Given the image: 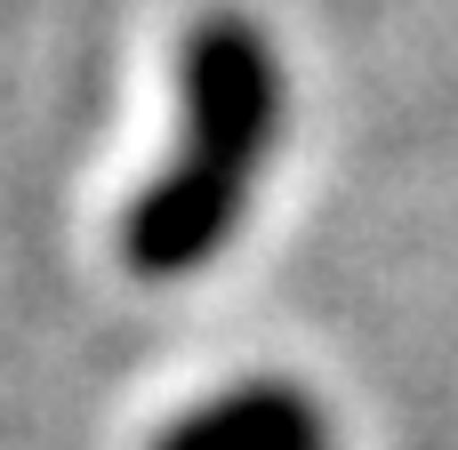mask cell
<instances>
[{"label": "cell", "instance_id": "2", "mask_svg": "<svg viewBox=\"0 0 458 450\" xmlns=\"http://www.w3.org/2000/svg\"><path fill=\"white\" fill-rule=\"evenodd\" d=\"M153 450H338L330 443V419L306 386L290 378H250V386H225L217 403L169 419Z\"/></svg>", "mask_w": 458, "mask_h": 450}, {"label": "cell", "instance_id": "1", "mask_svg": "<svg viewBox=\"0 0 458 450\" xmlns=\"http://www.w3.org/2000/svg\"><path fill=\"white\" fill-rule=\"evenodd\" d=\"M177 161L121 217V266L137 282H185L242 233L250 193L290 129V64L274 32L242 8L193 16L177 48Z\"/></svg>", "mask_w": 458, "mask_h": 450}]
</instances>
